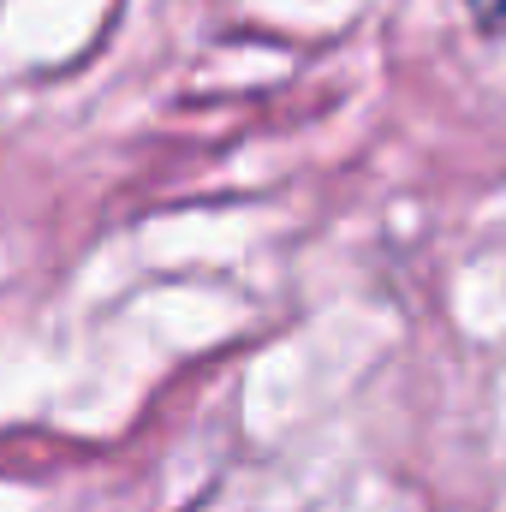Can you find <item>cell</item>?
I'll return each mask as SVG.
<instances>
[{"mask_svg": "<svg viewBox=\"0 0 506 512\" xmlns=\"http://www.w3.org/2000/svg\"><path fill=\"white\" fill-rule=\"evenodd\" d=\"M465 12H471L477 30H489V36H501L506 30V0H465Z\"/></svg>", "mask_w": 506, "mask_h": 512, "instance_id": "cell-1", "label": "cell"}]
</instances>
